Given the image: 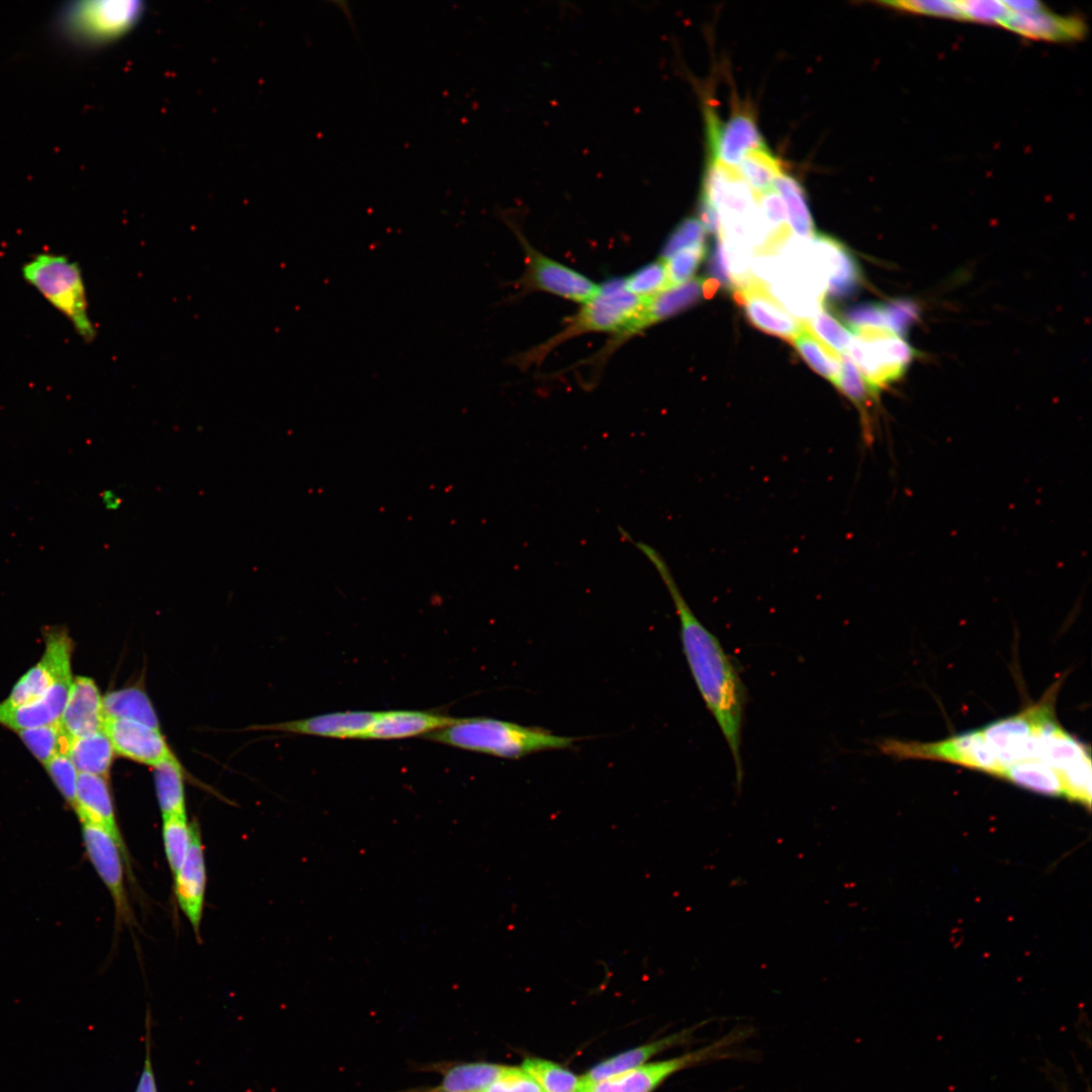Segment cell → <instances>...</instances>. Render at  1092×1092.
<instances>
[{"instance_id":"obj_1","label":"cell","mask_w":1092,"mask_h":1092,"mask_svg":"<svg viewBox=\"0 0 1092 1092\" xmlns=\"http://www.w3.org/2000/svg\"><path fill=\"white\" fill-rule=\"evenodd\" d=\"M620 533L653 565L671 598L679 621L680 640L689 668L730 749L737 786H740L743 779L740 744L744 688L738 672L718 638L692 611L662 555L651 545L634 540L625 529H621Z\"/></svg>"},{"instance_id":"obj_2","label":"cell","mask_w":1092,"mask_h":1092,"mask_svg":"<svg viewBox=\"0 0 1092 1092\" xmlns=\"http://www.w3.org/2000/svg\"><path fill=\"white\" fill-rule=\"evenodd\" d=\"M426 738L454 747L507 759H520L548 750L571 748L575 738L533 726L487 718H456L449 726Z\"/></svg>"},{"instance_id":"obj_3","label":"cell","mask_w":1092,"mask_h":1092,"mask_svg":"<svg viewBox=\"0 0 1092 1092\" xmlns=\"http://www.w3.org/2000/svg\"><path fill=\"white\" fill-rule=\"evenodd\" d=\"M644 299L630 293L623 278H613L599 287L597 295L567 318L563 329L544 343L520 355L517 364L523 368L541 361L563 342L593 332L616 333L640 309Z\"/></svg>"},{"instance_id":"obj_4","label":"cell","mask_w":1092,"mask_h":1092,"mask_svg":"<svg viewBox=\"0 0 1092 1092\" xmlns=\"http://www.w3.org/2000/svg\"><path fill=\"white\" fill-rule=\"evenodd\" d=\"M22 276L71 322L83 340H94L96 331L88 312L82 272L76 262L59 254H38L23 265Z\"/></svg>"},{"instance_id":"obj_5","label":"cell","mask_w":1092,"mask_h":1092,"mask_svg":"<svg viewBox=\"0 0 1092 1092\" xmlns=\"http://www.w3.org/2000/svg\"><path fill=\"white\" fill-rule=\"evenodd\" d=\"M852 333L847 355L869 388L879 395L883 388L899 380L914 360L915 350L888 327H847Z\"/></svg>"},{"instance_id":"obj_6","label":"cell","mask_w":1092,"mask_h":1092,"mask_svg":"<svg viewBox=\"0 0 1092 1092\" xmlns=\"http://www.w3.org/2000/svg\"><path fill=\"white\" fill-rule=\"evenodd\" d=\"M145 10V3L136 0L74 2L64 10L61 27L66 36L79 46H104L136 26Z\"/></svg>"},{"instance_id":"obj_7","label":"cell","mask_w":1092,"mask_h":1092,"mask_svg":"<svg viewBox=\"0 0 1092 1092\" xmlns=\"http://www.w3.org/2000/svg\"><path fill=\"white\" fill-rule=\"evenodd\" d=\"M515 234L525 254V272L520 280L525 290L544 291L582 304L597 295L600 285L540 253L517 229Z\"/></svg>"},{"instance_id":"obj_8","label":"cell","mask_w":1092,"mask_h":1092,"mask_svg":"<svg viewBox=\"0 0 1092 1092\" xmlns=\"http://www.w3.org/2000/svg\"><path fill=\"white\" fill-rule=\"evenodd\" d=\"M73 643L63 629L46 632V649L40 660L15 684L0 709H12L43 696L57 682L73 677L71 659Z\"/></svg>"},{"instance_id":"obj_9","label":"cell","mask_w":1092,"mask_h":1092,"mask_svg":"<svg viewBox=\"0 0 1092 1092\" xmlns=\"http://www.w3.org/2000/svg\"><path fill=\"white\" fill-rule=\"evenodd\" d=\"M732 1041V1035H727L710 1045L676 1058L646 1063L595 1083L582 1082V1090L584 1092H652L672 1074L721 1057Z\"/></svg>"},{"instance_id":"obj_10","label":"cell","mask_w":1092,"mask_h":1092,"mask_svg":"<svg viewBox=\"0 0 1092 1092\" xmlns=\"http://www.w3.org/2000/svg\"><path fill=\"white\" fill-rule=\"evenodd\" d=\"M709 163L734 169L750 152L767 148L751 113L736 111L721 121L712 107L705 109Z\"/></svg>"},{"instance_id":"obj_11","label":"cell","mask_w":1092,"mask_h":1092,"mask_svg":"<svg viewBox=\"0 0 1092 1092\" xmlns=\"http://www.w3.org/2000/svg\"><path fill=\"white\" fill-rule=\"evenodd\" d=\"M81 825L86 853L112 898L116 917L130 921L132 915L124 885L126 867L118 845L102 827L92 823Z\"/></svg>"},{"instance_id":"obj_12","label":"cell","mask_w":1092,"mask_h":1092,"mask_svg":"<svg viewBox=\"0 0 1092 1092\" xmlns=\"http://www.w3.org/2000/svg\"><path fill=\"white\" fill-rule=\"evenodd\" d=\"M734 299L743 307L747 320L758 330L792 341L804 327L754 276L734 291Z\"/></svg>"},{"instance_id":"obj_13","label":"cell","mask_w":1092,"mask_h":1092,"mask_svg":"<svg viewBox=\"0 0 1092 1092\" xmlns=\"http://www.w3.org/2000/svg\"><path fill=\"white\" fill-rule=\"evenodd\" d=\"M104 731L115 753L133 761L155 767L177 759L160 729L125 719H107Z\"/></svg>"},{"instance_id":"obj_14","label":"cell","mask_w":1092,"mask_h":1092,"mask_svg":"<svg viewBox=\"0 0 1092 1092\" xmlns=\"http://www.w3.org/2000/svg\"><path fill=\"white\" fill-rule=\"evenodd\" d=\"M73 809L81 823H92L108 832L122 853L126 872L131 873L128 851L116 821L106 779L98 775L79 772Z\"/></svg>"},{"instance_id":"obj_15","label":"cell","mask_w":1092,"mask_h":1092,"mask_svg":"<svg viewBox=\"0 0 1092 1092\" xmlns=\"http://www.w3.org/2000/svg\"><path fill=\"white\" fill-rule=\"evenodd\" d=\"M174 879L178 905L198 935L204 906L206 868L201 833L196 823L191 824V843Z\"/></svg>"},{"instance_id":"obj_16","label":"cell","mask_w":1092,"mask_h":1092,"mask_svg":"<svg viewBox=\"0 0 1092 1092\" xmlns=\"http://www.w3.org/2000/svg\"><path fill=\"white\" fill-rule=\"evenodd\" d=\"M378 712H338L306 719L252 726V730H272L334 738H363Z\"/></svg>"},{"instance_id":"obj_17","label":"cell","mask_w":1092,"mask_h":1092,"mask_svg":"<svg viewBox=\"0 0 1092 1092\" xmlns=\"http://www.w3.org/2000/svg\"><path fill=\"white\" fill-rule=\"evenodd\" d=\"M103 697L92 678H73L60 724L70 738L104 730Z\"/></svg>"},{"instance_id":"obj_18","label":"cell","mask_w":1092,"mask_h":1092,"mask_svg":"<svg viewBox=\"0 0 1092 1092\" xmlns=\"http://www.w3.org/2000/svg\"><path fill=\"white\" fill-rule=\"evenodd\" d=\"M1002 26L1027 38L1045 41H1073L1082 39L1086 33L1083 19L1058 15L1048 8L1025 14L1009 12Z\"/></svg>"},{"instance_id":"obj_19","label":"cell","mask_w":1092,"mask_h":1092,"mask_svg":"<svg viewBox=\"0 0 1092 1092\" xmlns=\"http://www.w3.org/2000/svg\"><path fill=\"white\" fill-rule=\"evenodd\" d=\"M73 677L54 685L43 696L12 709H0V724L15 731L60 723Z\"/></svg>"},{"instance_id":"obj_20","label":"cell","mask_w":1092,"mask_h":1092,"mask_svg":"<svg viewBox=\"0 0 1092 1092\" xmlns=\"http://www.w3.org/2000/svg\"><path fill=\"white\" fill-rule=\"evenodd\" d=\"M456 718L421 711L378 712L362 739H399L428 735L451 725Z\"/></svg>"},{"instance_id":"obj_21","label":"cell","mask_w":1092,"mask_h":1092,"mask_svg":"<svg viewBox=\"0 0 1092 1092\" xmlns=\"http://www.w3.org/2000/svg\"><path fill=\"white\" fill-rule=\"evenodd\" d=\"M818 251L831 271L827 293L831 298L843 299L856 292L861 284V272L855 258L840 242L825 235H815Z\"/></svg>"},{"instance_id":"obj_22","label":"cell","mask_w":1092,"mask_h":1092,"mask_svg":"<svg viewBox=\"0 0 1092 1092\" xmlns=\"http://www.w3.org/2000/svg\"><path fill=\"white\" fill-rule=\"evenodd\" d=\"M689 1036L690 1031L684 1030L606 1059L581 1077L582 1082L595 1083L642 1066L656 1054L685 1041Z\"/></svg>"},{"instance_id":"obj_23","label":"cell","mask_w":1092,"mask_h":1092,"mask_svg":"<svg viewBox=\"0 0 1092 1092\" xmlns=\"http://www.w3.org/2000/svg\"><path fill=\"white\" fill-rule=\"evenodd\" d=\"M508 1067L487 1062L454 1064L442 1068V1080L437 1087L422 1092H483Z\"/></svg>"},{"instance_id":"obj_24","label":"cell","mask_w":1092,"mask_h":1092,"mask_svg":"<svg viewBox=\"0 0 1092 1092\" xmlns=\"http://www.w3.org/2000/svg\"><path fill=\"white\" fill-rule=\"evenodd\" d=\"M115 754L104 730L72 738L68 755L79 772L107 777Z\"/></svg>"},{"instance_id":"obj_25","label":"cell","mask_w":1092,"mask_h":1092,"mask_svg":"<svg viewBox=\"0 0 1092 1092\" xmlns=\"http://www.w3.org/2000/svg\"><path fill=\"white\" fill-rule=\"evenodd\" d=\"M103 713L107 719H125L160 729L156 712L146 693L139 688H125L103 697Z\"/></svg>"},{"instance_id":"obj_26","label":"cell","mask_w":1092,"mask_h":1092,"mask_svg":"<svg viewBox=\"0 0 1092 1092\" xmlns=\"http://www.w3.org/2000/svg\"><path fill=\"white\" fill-rule=\"evenodd\" d=\"M158 803L162 817L186 816L183 768L177 759L154 767Z\"/></svg>"},{"instance_id":"obj_27","label":"cell","mask_w":1092,"mask_h":1092,"mask_svg":"<svg viewBox=\"0 0 1092 1092\" xmlns=\"http://www.w3.org/2000/svg\"><path fill=\"white\" fill-rule=\"evenodd\" d=\"M774 188L786 204V213L794 232L800 237L813 239L816 235L815 226L808 207L806 192L800 182L783 173L777 178Z\"/></svg>"},{"instance_id":"obj_28","label":"cell","mask_w":1092,"mask_h":1092,"mask_svg":"<svg viewBox=\"0 0 1092 1092\" xmlns=\"http://www.w3.org/2000/svg\"><path fill=\"white\" fill-rule=\"evenodd\" d=\"M791 342L815 372L836 386L840 374V353L817 338L805 324Z\"/></svg>"},{"instance_id":"obj_29","label":"cell","mask_w":1092,"mask_h":1092,"mask_svg":"<svg viewBox=\"0 0 1092 1092\" xmlns=\"http://www.w3.org/2000/svg\"><path fill=\"white\" fill-rule=\"evenodd\" d=\"M736 172L756 196L775 189L777 178L784 173L781 162L767 148L748 153Z\"/></svg>"},{"instance_id":"obj_30","label":"cell","mask_w":1092,"mask_h":1092,"mask_svg":"<svg viewBox=\"0 0 1092 1092\" xmlns=\"http://www.w3.org/2000/svg\"><path fill=\"white\" fill-rule=\"evenodd\" d=\"M836 387L859 410L864 435L867 439L872 438L868 412L878 396L872 392L853 361L844 353H840V374Z\"/></svg>"},{"instance_id":"obj_31","label":"cell","mask_w":1092,"mask_h":1092,"mask_svg":"<svg viewBox=\"0 0 1092 1092\" xmlns=\"http://www.w3.org/2000/svg\"><path fill=\"white\" fill-rule=\"evenodd\" d=\"M521 1068L536 1081L542 1092H578L582 1088L581 1077L548 1060L529 1058Z\"/></svg>"},{"instance_id":"obj_32","label":"cell","mask_w":1092,"mask_h":1092,"mask_svg":"<svg viewBox=\"0 0 1092 1092\" xmlns=\"http://www.w3.org/2000/svg\"><path fill=\"white\" fill-rule=\"evenodd\" d=\"M17 732L30 752L43 764L56 754H68L72 738L65 733L60 723L24 729Z\"/></svg>"},{"instance_id":"obj_33","label":"cell","mask_w":1092,"mask_h":1092,"mask_svg":"<svg viewBox=\"0 0 1092 1092\" xmlns=\"http://www.w3.org/2000/svg\"><path fill=\"white\" fill-rule=\"evenodd\" d=\"M162 838L166 858L174 877L191 843V824L187 823L186 816L163 817Z\"/></svg>"},{"instance_id":"obj_34","label":"cell","mask_w":1092,"mask_h":1092,"mask_svg":"<svg viewBox=\"0 0 1092 1092\" xmlns=\"http://www.w3.org/2000/svg\"><path fill=\"white\" fill-rule=\"evenodd\" d=\"M626 289L640 299H647L670 288L662 260L649 263L623 278Z\"/></svg>"},{"instance_id":"obj_35","label":"cell","mask_w":1092,"mask_h":1092,"mask_svg":"<svg viewBox=\"0 0 1092 1092\" xmlns=\"http://www.w3.org/2000/svg\"><path fill=\"white\" fill-rule=\"evenodd\" d=\"M804 324L817 338L833 350L847 354L852 340V333L827 308H822L810 322H804Z\"/></svg>"},{"instance_id":"obj_36","label":"cell","mask_w":1092,"mask_h":1092,"mask_svg":"<svg viewBox=\"0 0 1092 1092\" xmlns=\"http://www.w3.org/2000/svg\"><path fill=\"white\" fill-rule=\"evenodd\" d=\"M707 249L705 243L686 248L664 262L669 287L678 286L690 279L703 261Z\"/></svg>"},{"instance_id":"obj_37","label":"cell","mask_w":1092,"mask_h":1092,"mask_svg":"<svg viewBox=\"0 0 1092 1092\" xmlns=\"http://www.w3.org/2000/svg\"><path fill=\"white\" fill-rule=\"evenodd\" d=\"M44 766L62 797L71 807H74L79 771L69 755L56 754Z\"/></svg>"},{"instance_id":"obj_38","label":"cell","mask_w":1092,"mask_h":1092,"mask_svg":"<svg viewBox=\"0 0 1092 1092\" xmlns=\"http://www.w3.org/2000/svg\"><path fill=\"white\" fill-rule=\"evenodd\" d=\"M963 15V20H971L983 24H1000L1009 15V11L1003 1L995 0H962L957 1Z\"/></svg>"},{"instance_id":"obj_39","label":"cell","mask_w":1092,"mask_h":1092,"mask_svg":"<svg viewBox=\"0 0 1092 1092\" xmlns=\"http://www.w3.org/2000/svg\"><path fill=\"white\" fill-rule=\"evenodd\" d=\"M705 230L698 218L681 220L671 232L661 251V259L667 260L675 253L697 244L705 243Z\"/></svg>"},{"instance_id":"obj_40","label":"cell","mask_w":1092,"mask_h":1092,"mask_svg":"<svg viewBox=\"0 0 1092 1092\" xmlns=\"http://www.w3.org/2000/svg\"><path fill=\"white\" fill-rule=\"evenodd\" d=\"M881 4L914 14L944 17L963 20L957 1L946 0H904L888 1Z\"/></svg>"},{"instance_id":"obj_41","label":"cell","mask_w":1092,"mask_h":1092,"mask_svg":"<svg viewBox=\"0 0 1092 1092\" xmlns=\"http://www.w3.org/2000/svg\"><path fill=\"white\" fill-rule=\"evenodd\" d=\"M483 1092H542V1090L522 1068L508 1067L505 1074Z\"/></svg>"},{"instance_id":"obj_42","label":"cell","mask_w":1092,"mask_h":1092,"mask_svg":"<svg viewBox=\"0 0 1092 1092\" xmlns=\"http://www.w3.org/2000/svg\"><path fill=\"white\" fill-rule=\"evenodd\" d=\"M843 318L846 322V327H888L883 304L878 303H862L849 307L843 312Z\"/></svg>"},{"instance_id":"obj_43","label":"cell","mask_w":1092,"mask_h":1092,"mask_svg":"<svg viewBox=\"0 0 1092 1092\" xmlns=\"http://www.w3.org/2000/svg\"><path fill=\"white\" fill-rule=\"evenodd\" d=\"M708 270L713 279L728 290L734 291L736 285L727 260L722 239L718 236L711 252Z\"/></svg>"},{"instance_id":"obj_44","label":"cell","mask_w":1092,"mask_h":1092,"mask_svg":"<svg viewBox=\"0 0 1092 1092\" xmlns=\"http://www.w3.org/2000/svg\"><path fill=\"white\" fill-rule=\"evenodd\" d=\"M151 1014L146 1016L145 1060L134 1092H158L156 1077L151 1060Z\"/></svg>"},{"instance_id":"obj_45","label":"cell","mask_w":1092,"mask_h":1092,"mask_svg":"<svg viewBox=\"0 0 1092 1092\" xmlns=\"http://www.w3.org/2000/svg\"><path fill=\"white\" fill-rule=\"evenodd\" d=\"M1010 13L1025 14L1044 9L1042 3L1032 0L1003 1Z\"/></svg>"},{"instance_id":"obj_46","label":"cell","mask_w":1092,"mask_h":1092,"mask_svg":"<svg viewBox=\"0 0 1092 1092\" xmlns=\"http://www.w3.org/2000/svg\"><path fill=\"white\" fill-rule=\"evenodd\" d=\"M578 1092H584V1091H583V1090H582V1088H581V1089H580V1091H578Z\"/></svg>"}]
</instances>
